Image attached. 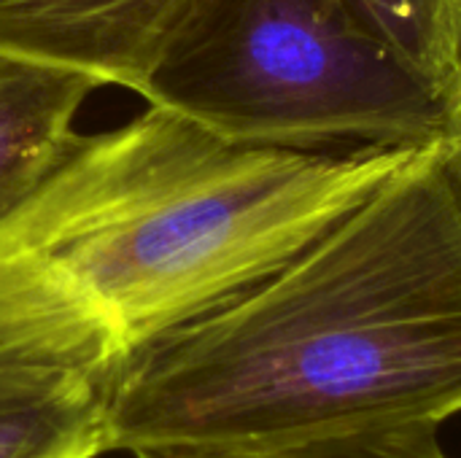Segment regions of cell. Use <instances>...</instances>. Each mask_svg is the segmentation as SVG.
Masks as SVG:
<instances>
[{"mask_svg": "<svg viewBox=\"0 0 461 458\" xmlns=\"http://www.w3.org/2000/svg\"><path fill=\"white\" fill-rule=\"evenodd\" d=\"M461 413V165L443 138L108 386V454L257 451Z\"/></svg>", "mask_w": 461, "mask_h": 458, "instance_id": "1", "label": "cell"}, {"mask_svg": "<svg viewBox=\"0 0 461 458\" xmlns=\"http://www.w3.org/2000/svg\"><path fill=\"white\" fill-rule=\"evenodd\" d=\"M413 151L254 148L146 103L0 213V370L103 386L294 259Z\"/></svg>", "mask_w": 461, "mask_h": 458, "instance_id": "2", "label": "cell"}, {"mask_svg": "<svg viewBox=\"0 0 461 458\" xmlns=\"http://www.w3.org/2000/svg\"><path fill=\"white\" fill-rule=\"evenodd\" d=\"M140 97L254 148L408 151L446 138V92L354 0H208Z\"/></svg>", "mask_w": 461, "mask_h": 458, "instance_id": "3", "label": "cell"}, {"mask_svg": "<svg viewBox=\"0 0 461 458\" xmlns=\"http://www.w3.org/2000/svg\"><path fill=\"white\" fill-rule=\"evenodd\" d=\"M208 0H0V51L135 94Z\"/></svg>", "mask_w": 461, "mask_h": 458, "instance_id": "4", "label": "cell"}, {"mask_svg": "<svg viewBox=\"0 0 461 458\" xmlns=\"http://www.w3.org/2000/svg\"><path fill=\"white\" fill-rule=\"evenodd\" d=\"M100 86L86 73L0 51V213L76 143L78 111Z\"/></svg>", "mask_w": 461, "mask_h": 458, "instance_id": "5", "label": "cell"}, {"mask_svg": "<svg viewBox=\"0 0 461 458\" xmlns=\"http://www.w3.org/2000/svg\"><path fill=\"white\" fill-rule=\"evenodd\" d=\"M108 454V386L57 370H0V458Z\"/></svg>", "mask_w": 461, "mask_h": 458, "instance_id": "6", "label": "cell"}, {"mask_svg": "<svg viewBox=\"0 0 461 458\" xmlns=\"http://www.w3.org/2000/svg\"><path fill=\"white\" fill-rule=\"evenodd\" d=\"M443 92L461 59V0H354Z\"/></svg>", "mask_w": 461, "mask_h": 458, "instance_id": "7", "label": "cell"}, {"mask_svg": "<svg viewBox=\"0 0 461 458\" xmlns=\"http://www.w3.org/2000/svg\"><path fill=\"white\" fill-rule=\"evenodd\" d=\"M440 424H400L359 429L257 451L146 454L135 458H451L440 445Z\"/></svg>", "mask_w": 461, "mask_h": 458, "instance_id": "8", "label": "cell"}, {"mask_svg": "<svg viewBox=\"0 0 461 458\" xmlns=\"http://www.w3.org/2000/svg\"><path fill=\"white\" fill-rule=\"evenodd\" d=\"M446 140L451 143L461 165V59L446 86Z\"/></svg>", "mask_w": 461, "mask_h": 458, "instance_id": "9", "label": "cell"}]
</instances>
